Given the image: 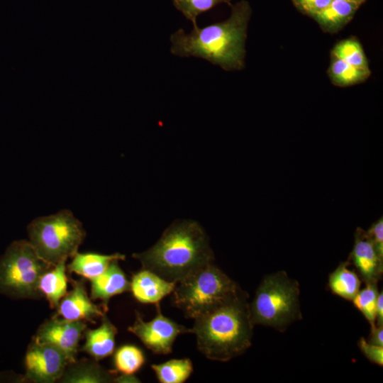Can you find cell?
Segmentation results:
<instances>
[{
  "label": "cell",
  "mask_w": 383,
  "mask_h": 383,
  "mask_svg": "<svg viewBox=\"0 0 383 383\" xmlns=\"http://www.w3.org/2000/svg\"><path fill=\"white\" fill-rule=\"evenodd\" d=\"M251 8L242 0L231 6L229 18L204 28H182L170 35V52L179 57L202 58L226 71L240 70L245 65V44Z\"/></svg>",
  "instance_id": "cell-1"
},
{
  "label": "cell",
  "mask_w": 383,
  "mask_h": 383,
  "mask_svg": "<svg viewBox=\"0 0 383 383\" xmlns=\"http://www.w3.org/2000/svg\"><path fill=\"white\" fill-rule=\"evenodd\" d=\"M248 297L240 289L194 319L192 333L207 359L227 362L250 347L254 325Z\"/></svg>",
  "instance_id": "cell-2"
},
{
  "label": "cell",
  "mask_w": 383,
  "mask_h": 383,
  "mask_svg": "<svg viewBox=\"0 0 383 383\" xmlns=\"http://www.w3.org/2000/svg\"><path fill=\"white\" fill-rule=\"evenodd\" d=\"M143 269L177 283L196 270L214 262L209 238L194 221H177L145 251L133 254Z\"/></svg>",
  "instance_id": "cell-3"
},
{
  "label": "cell",
  "mask_w": 383,
  "mask_h": 383,
  "mask_svg": "<svg viewBox=\"0 0 383 383\" xmlns=\"http://www.w3.org/2000/svg\"><path fill=\"white\" fill-rule=\"evenodd\" d=\"M299 284L284 271L267 275L249 303L253 325L271 326L278 331L301 318Z\"/></svg>",
  "instance_id": "cell-4"
},
{
  "label": "cell",
  "mask_w": 383,
  "mask_h": 383,
  "mask_svg": "<svg viewBox=\"0 0 383 383\" xmlns=\"http://www.w3.org/2000/svg\"><path fill=\"white\" fill-rule=\"evenodd\" d=\"M240 289L212 262L177 282L172 292V301L187 318L194 319Z\"/></svg>",
  "instance_id": "cell-5"
},
{
  "label": "cell",
  "mask_w": 383,
  "mask_h": 383,
  "mask_svg": "<svg viewBox=\"0 0 383 383\" xmlns=\"http://www.w3.org/2000/svg\"><path fill=\"white\" fill-rule=\"evenodd\" d=\"M28 233L38 255L52 266L72 257L86 235L82 224L68 210L35 218Z\"/></svg>",
  "instance_id": "cell-6"
},
{
  "label": "cell",
  "mask_w": 383,
  "mask_h": 383,
  "mask_svg": "<svg viewBox=\"0 0 383 383\" xmlns=\"http://www.w3.org/2000/svg\"><path fill=\"white\" fill-rule=\"evenodd\" d=\"M52 266L29 241L13 242L0 259V293L15 299L40 298V279Z\"/></svg>",
  "instance_id": "cell-7"
},
{
  "label": "cell",
  "mask_w": 383,
  "mask_h": 383,
  "mask_svg": "<svg viewBox=\"0 0 383 383\" xmlns=\"http://www.w3.org/2000/svg\"><path fill=\"white\" fill-rule=\"evenodd\" d=\"M157 313L150 321H144L136 311L133 324L128 331L137 336L143 345L155 354L167 355L172 353L173 343L180 334L192 333L191 328L179 325L165 316L156 304Z\"/></svg>",
  "instance_id": "cell-8"
},
{
  "label": "cell",
  "mask_w": 383,
  "mask_h": 383,
  "mask_svg": "<svg viewBox=\"0 0 383 383\" xmlns=\"http://www.w3.org/2000/svg\"><path fill=\"white\" fill-rule=\"evenodd\" d=\"M24 382L53 383L62 377L69 364L57 348L32 340L25 356Z\"/></svg>",
  "instance_id": "cell-9"
},
{
  "label": "cell",
  "mask_w": 383,
  "mask_h": 383,
  "mask_svg": "<svg viewBox=\"0 0 383 383\" xmlns=\"http://www.w3.org/2000/svg\"><path fill=\"white\" fill-rule=\"evenodd\" d=\"M86 328L84 321H69L55 315L38 327L33 340L57 348L71 363L77 360L79 343Z\"/></svg>",
  "instance_id": "cell-10"
},
{
  "label": "cell",
  "mask_w": 383,
  "mask_h": 383,
  "mask_svg": "<svg viewBox=\"0 0 383 383\" xmlns=\"http://www.w3.org/2000/svg\"><path fill=\"white\" fill-rule=\"evenodd\" d=\"M72 289L60 301L56 316L69 321L96 323L106 312L89 297L84 280H70Z\"/></svg>",
  "instance_id": "cell-11"
},
{
  "label": "cell",
  "mask_w": 383,
  "mask_h": 383,
  "mask_svg": "<svg viewBox=\"0 0 383 383\" xmlns=\"http://www.w3.org/2000/svg\"><path fill=\"white\" fill-rule=\"evenodd\" d=\"M350 261L365 283L378 282L383 272V259L379 257L365 231L357 229Z\"/></svg>",
  "instance_id": "cell-12"
},
{
  "label": "cell",
  "mask_w": 383,
  "mask_h": 383,
  "mask_svg": "<svg viewBox=\"0 0 383 383\" xmlns=\"http://www.w3.org/2000/svg\"><path fill=\"white\" fill-rule=\"evenodd\" d=\"M175 284L142 268L132 276L130 291L138 302L157 304L166 296L172 294Z\"/></svg>",
  "instance_id": "cell-13"
},
{
  "label": "cell",
  "mask_w": 383,
  "mask_h": 383,
  "mask_svg": "<svg viewBox=\"0 0 383 383\" xmlns=\"http://www.w3.org/2000/svg\"><path fill=\"white\" fill-rule=\"evenodd\" d=\"M90 282V298L92 300H101L105 312L108 311L111 298L130 291V282L119 267L118 260L113 261L102 274Z\"/></svg>",
  "instance_id": "cell-14"
},
{
  "label": "cell",
  "mask_w": 383,
  "mask_h": 383,
  "mask_svg": "<svg viewBox=\"0 0 383 383\" xmlns=\"http://www.w3.org/2000/svg\"><path fill=\"white\" fill-rule=\"evenodd\" d=\"M101 323L98 328H86L84 331L85 341L80 349L96 361L110 356L114 352L117 334L116 327L106 313L101 318Z\"/></svg>",
  "instance_id": "cell-15"
},
{
  "label": "cell",
  "mask_w": 383,
  "mask_h": 383,
  "mask_svg": "<svg viewBox=\"0 0 383 383\" xmlns=\"http://www.w3.org/2000/svg\"><path fill=\"white\" fill-rule=\"evenodd\" d=\"M116 374V370H106L94 359H83L69 363L59 382L63 383L114 382Z\"/></svg>",
  "instance_id": "cell-16"
},
{
  "label": "cell",
  "mask_w": 383,
  "mask_h": 383,
  "mask_svg": "<svg viewBox=\"0 0 383 383\" xmlns=\"http://www.w3.org/2000/svg\"><path fill=\"white\" fill-rule=\"evenodd\" d=\"M67 265L69 273H75L85 279H92L102 274L114 260H124L125 255L113 253L103 255L95 252H77Z\"/></svg>",
  "instance_id": "cell-17"
},
{
  "label": "cell",
  "mask_w": 383,
  "mask_h": 383,
  "mask_svg": "<svg viewBox=\"0 0 383 383\" xmlns=\"http://www.w3.org/2000/svg\"><path fill=\"white\" fill-rule=\"evenodd\" d=\"M359 6L345 0H332L328 6L311 17L323 31L336 33L353 18Z\"/></svg>",
  "instance_id": "cell-18"
},
{
  "label": "cell",
  "mask_w": 383,
  "mask_h": 383,
  "mask_svg": "<svg viewBox=\"0 0 383 383\" xmlns=\"http://www.w3.org/2000/svg\"><path fill=\"white\" fill-rule=\"evenodd\" d=\"M68 281L65 262L52 266L41 276L38 289L51 309H56L67 294Z\"/></svg>",
  "instance_id": "cell-19"
},
{
  "label": "cell",
  "mask_w": 383,
  "mask_h": 383,
  "mask_svg": "<svg viewBox=\"0 0 383 383\" xmlns=\"http://www.w3.org/2000/svg\"><path fill=\"white\" fill-rule=\"evenodd\" d=\"M350 266L349 261L340 263L328 276V287L334 294L352 301L360 289L361 279Z\"/></svg>",
  "instance_id": "cell-20"
},
{
  "label": "cell",
  "mask_w": 383,
  "mask_h": 383,
  "mask_svg": "<svg viewBox=\"0 0 383 383\" xmlns=\"http://www.w3.org/2000/svg\"><path fill=\"white\" fill-rule=\"evenodd\" d=\"M328 74L333 84L345 87L365 81L370 76V70L350 65L331 55Z\"/></svg>",
  "instance_id": "cell-21"
},
{
  "label": "cell",
  "mask_w": 383,
  "mask_h": 383,
  "mask_svg": "<svg viewBox=\"0 0 383 383\" xmlns=\"http://www.w3.org/2000/svg\"><path fill=\"white\" fill-rule=\"evenodd\" d=\"M151 368L160 383H183L193 372L192 362L189 358L170 360L152 365Z\"/></svg>",
  "instance_id": "cell-22"
},
{
  "label": "cell",
  "mask_w": 383,
  "mask_h": 383,
  "mask_svg": "<svg viewBox=\"0 0 383 383\" xmlns=\"http://www.w3.org/2000/svg\"><path fill=\"white\" fill-rule=\"evenodd\" d=\"M116 370L123 374H134L145 362L143 351L135 345H124L115 352L113 357Z\"/></svg>",
  "instance_id": "cell-23"
},
{
  "label": "cell",
  "mask_w": 383,
  "mask_h": 383,
  "mask_svg": "<svg viewBox=\"0 0 383 383\" xmlns=\"http://www.w3.org/2000/svg\"><path fill=\"white\" fill-rule=\"evenodd\" d=\"M377 282H367L352 300L353 305L367 320L370 326L376 324V304L378 296Z\"/></svg>",
  "instance_id": "cell-24"
},
{
  "label": "cell",
  "mask_w": 383,
  "mask_h": 383,
  "mask_svg": "<svg viewBox=\"0 0 383 383\" xmlns=\"http://www.w3.org/2000/svg\"><path fill=\"white\" fill-rule=\"evenodd\" d=\"M331 55L346 63L361 68H369L368 62L360 43L354 38H349L337 43Z\"/></svg>",
  "instance_id": "cell-25"
},
{
  "label": "cell",
  "mask_w": 383,
  "mask_h": 383,
  "mask_svg": "<svg viewBox=\"0 0 383 383\" xmlns=\"http://www.w3.org/2000/svg\"><path fill=\"white\" fill-rule=\"evenodd\" d=\"M172 2L176 9L192 23L193 27L197 26L199 15L221 4L231 5V0H172Z\"/></svg>",
  "instance_id": "cell-26"
},
{
  "label": "cell",
  "mask_w": 383,
  "mask_h": 383,
  "mask_svg": "<svg viewBox=\"0 0 383 383\" xmlns=\"http://www.w3.org/2000/svg\"><path fill=\"white\" fill-rule=\"evenodd\" d=\"M358 347L370 362L379 366L383 365V346L372 344L365 338H361L358 341Z\"/></svg>",
  "instance_id": "cell-27"
},
{
  "label": "cell",
  "mask_w": 383,
  "mask_h": 383,
  "mask_svg": "<svg viewBox=\"0 0 383 383\" xmlns=\"http://www.w3.org/2000/svg\"><path fill=\"white\" fill-rule=\"evenodd\" d=\"M367 238L373 244L376 251L383 259V220L382 217L373 223L367 231H365Z\"/></svg>",
  "instance_id": "cell-28"
},
{
  "label": "cell",
  "mask_w": 383,
  "mask_h": 383,
  "mask_svg": "<svg viewBox=\"0 0 383 383\" xmlns=\"http://www.w3.org/2000/svg\"><path fill=\"white\" fill-rule=\"evenodd\" d=\"M332 0H292L296 8L304 14L313 16L325 9Z\"/></svg>",
  "instance_id": "cell-29"
},
{
  "label": "cell",
  "mask_w": 383,
  "mask_h": 383,
  "mask_svg": "<svg viewBox=\"0 0 383 383\" xmlns=\"http://www.w3.org/2000/svg\"><path fill=\"white\" fill-rule=\"evenodd\" d=\"M368 342L378 346H383V326L375 324L371 326Z\"/></svg>",
  "instance_id": "cell-30"
},
{
  "label": "cell",
  "mask_w": 383,
  "mask_h": 383,
  "mask_svg": "<svg viewBox=\"0 0 383 383\" xmlns=\"http://www.w3.org/2000/svg\"><path fill=\"white\" fill-rule=\"evenodd\" d=\"M376 311H377L376 325L383 326V292L382 291H381V292L379 293L377 296Z\"/></svg>",
  "instance_id": "cell-31"
},
{
  "label": "cell",
  "mask_w": 383,
  "mask_h": 383,
  "mask_svg": "<svg viewBox=\"0 0 383 383\" xmlns=\"http://www.w3.org/2000/svg\"><path fill=\"white\" fill-rule=\"evenodd\" d=\"M114 382H140V381L133 374H121V375L115 377Z\"/></svg>",
  "instance_id": "cell-32"
},
{
  "label": "cell",
  "mask_w": 383,
  "mask_h": 383,
  "mask_svg": "<svg viewBox=\"0 0 383 383\" xmlns=\"http://www.w3.org/2000/svg\"><path fill=\"white\" fill-rule=\"evenodd\" d=\"M345 1H350V2H353V3H355V4H357L360 5V4H362L365 0H345Z\"/></svg>",
  "instance_id": "cell-33"
}]
</instances>
